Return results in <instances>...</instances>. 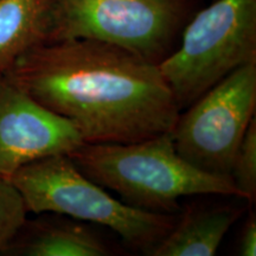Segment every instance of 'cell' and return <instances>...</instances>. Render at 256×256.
I'll use <instances>...</instances> for the list:
<instances>
[{
  "mask_svg": "<svg viewBox=\"0 0 256 256\" xmlns=\"http://www.w3.org/2000/svg\"><path fill=\"white\" fill-rule=\"evenodd\" d=\"M242 206H191L151 252L152 256H214L224 236L242 216Z\"/></svg>",
  "mask_w": 256,
  "mask_h": 256,
  "instance_id": "obj_9",
  "label": "cell"
},
{
  "mask_svg": "<svg viewBox=\"0 0 256 256\" xmlns=\"http://www.w3.org/2000/svg\"><path fill=\"white\" fill-rule=\"evenodd\" d=\"M68 156L96 184L142 210L176 214L179 200L194 194L243 200L230 176L202 171L182 158L171 130L136 142H84Z\"/></svg>",
  "mask_w": 256,
  "mask_h": 256,
  "instance_id": "obj_2",
  "label": "cell"
},
{
  "mask_svg": "<svg viewBox=\"0 0 256 256\" xmlns=\"http://www.w3.org/2000/svg\"><path fill=\"white\" fill-rule=\"evenodd\" d=\"M238 254L242 256L256 255V218L255 214H249L242 228L238 241Z\"/></svg>",
  "mask_w": 256,
  "mask_h": 256,
  "instance_id": "obj_13",
  "label": "cell"
},
{
  "mask_svg": "<svg viewBox=\"0 0 256 256\" xmlns=\"http://www.w3.org/2000/svg\"><path fill=\"white\" fill-rule=\"evenodd\" d=\"M4 75L86 144L148 139L172 130L180 114L158 64L100 40L40 43Z\"/></svg>",
  "mask_w": 256,
  "mask_h": 256,
  "instance_id": "obj_1",
  "label": "cell"
},
{
  "mask_svg": "<svg viewBox=\"0 0 256 256\" xmlns=\"http://www.w3.org/2000/svg\"><path fill=\"white\" fill-rule=\"evenodd\" d=\"M230 177L242 194L243 200L256 197V119L252 120L234 158Z\"/></svg>",
  "mask_w": 256,
  "mask_h": 256,
  "instance_id": "obj_12",
  "label": "cell"
},
{
  "mask_svg": "<svg viewBox=\"0 0 256 256\" xmlns=\"http://www.w3.org/2000/svg\"><path fill=\"white\" fill-rule=\"evenodd\" d=\"M252 62H256V0H216L188 23L180 44L158 66L182 110Z\"/></svg>",
  "mask_w": 256,
  "mask_h": 256,
  "instance_id": "obj_4",
  "label": "cell"
},
{
  "mask_svg": "<svg viewBox=\"0 0 256 256\" xmlns=\"http://www.w3.org/2000/svg\"><path fill=\"white\" fill-rule=\"evenodd\" d=\"M256 62L234 70L179 114L176 151L202 171L230 176L234 158L255 118Z\"/></svg>",
  "mask_w": 256,
  "mask_h": 256,
  "instance_id": "obj_6",
  "label": "cell"
},
{
  "mask_svg": "<svg viewBox=\"0 0 256 256\" xmlns=\"http://www.w3.org/2000/svg\"><path fill=\"white\" fill-rule=\"evenodd\" d=\"M28 209L18 188L0 176V252H4L26 222Z\"/></svg>",
  "mask_w": 256,
  "mask_h": 256,
  "instance_id": "obj_11",
  "label": "cell"
},
{
  "mask_svg": "<svg viewBox=\"0 0 256 256\" xmlns=\"http://www.w3.org/2000/svg\"><path fill=\"white\" fill-rule=\"evenodd\" d=\"M24 224L4 252L25 256H108L114 255L110 243L94 229L72 217L54 214ZM26 223V222H25Z\"/></svg>",
  "mask_w": 256,
  "mask_h": 256,
  "instance_id": "obj_8",
  "label": "cell"
},
{
  "mask_svg": "<svg viewBox=\"0 0 256 256\" xmlns=\"http://www.w3.org/2000/svg\"><path fill=\"white\" fill-rule=\"evenodd\" d=\"M50 0H0V75L44 43Z\"/></svg>",
  "mask_w": 256,
  "mask_h": 256,
  "instance_id": "obj_10",
  "label": "cell"
},
{
  "mask_svg": "<svg viewBox=\"0 0 256 256\" xmlns=\"http://www.w3.org/2000/svg\"><path fill=\"white\" fill-rule=\"evenodd\" d=\"M28 212L58 214L113 230L130 248L150 255L174 228L178 216L128 206L83 174L68 154L23 166L8 178Z\"/></svg>",
  "mask_w": 256,
  "mask_h": 256,
  "instance_id": "obj_3",
  "label": "cell"
},
{
  "mask_svg": "<svg viewBox=\"0 0 256 256\" xmlns=\"http://www.w3.org/2000/svg\"><path fill=\"white\" fill-rule=\"evenodd\" d=\"M83 144L69 120L0 75V176L10 178L32 162L69 154Z\"/></svg>",
  "mask_w": 256,
  "mask_h": 256,
  "instance_id": "obj_7",
  "label": "cell"
},
{
  "mask_svg": "<svg viewBox=\"0 0 256 256\" xmlns=\"http://www.w3.org/2000/svg\"><path fill=\"white\" fill-rule=\"evenodd\" d=\"M188 14L186 0H50L44 43L100 40L159 64Z\"/></svg>",
  "mask_w": 256,
  "mask_h": 256,
  "instance_id": "obj_5",
  "label": "cell"
}]
</instances>
